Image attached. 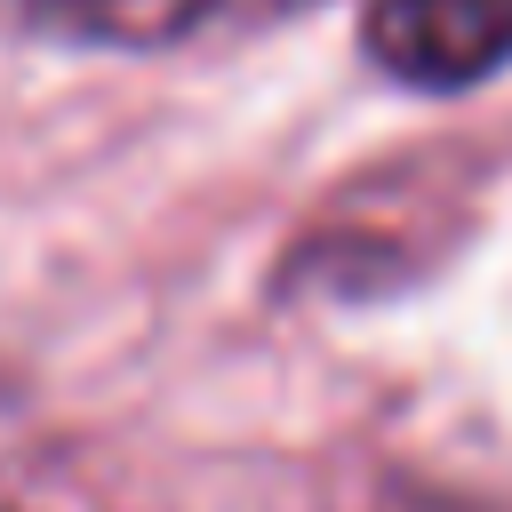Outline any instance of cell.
Wrapping results in <instances>:
<instances>
[{"mask_svg": "<svg viewBox=\"0 0 512 512\" xmlns=\"http://www.w3.org/2000/svg\"><path fill=\"white\" fill-rule=\"evenodd\" d=\"M360 48L400 88H480L512 64V0H368Z\"/></svg>", "mask_w": 512, "mask_h": 512, "instance_id": "6da1fadb", "label": "cell"}, {"mask_svg": "<svg viewBox=\"0 0 512 512\" xmlns=\"http://www.w3.org/2000/svg\"><path fill=\"white\" fill-rule=\"evenodd\" d=\"M16 8L80 48H176L208 16H224V0H16Z\"/></svg>", "mask_w": 512, "mask_h": 512, "instance_id": "7a4b0ae2", "label": "cell"}]
</instances>
